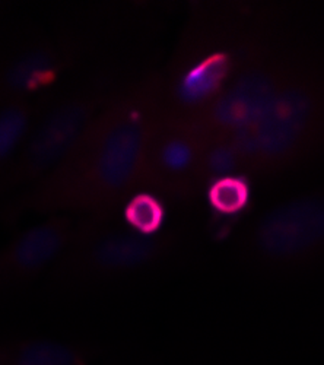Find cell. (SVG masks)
I'll return each mask as SVG.
<instances>
[{"instance_id": "1", "label": "cell", "mask_w": 324, "mask_h": 365, "mask_svg": "<svg viewBox=\"0 0 324 365\" xmlns=\"http://www.w3.org/2000/svg\"><path fill=\"white\" fill-rule=\"evenodd\" d=\"M160 73L120 86L68 157L33 187L14 196L9 217L111 218L143 189L146 149L161 115Z\"/></svg>"}, {"instance_id": "2", "label": "cell", "mask_w": 324, "mask_h": 365, "mask_svg": "<svg viewBox=\"0 0 324 365\" xmlns=\"http://www.w3.org/2000/svg\"><path fill=\"white\" fill-rule=\"evenodd\" d=\"M228 138L251 177H273L324 158V57L289 50L283 71L247 126Z\"/></svg>"}, {"instance_id": "3", "label": "cell", "mask_w": 324, "mask_h": 365, "mask_svg": "<svg viewBox=\"0 0 324 365\" xmlns=\"http://www.w3.org/2000/svg\"><path fill=\"white\" fill-rule=\"evenodd\" d=\"M263 38L261 25L240 8L196 6L167 71L160 73L162 114L197 121Z\"/></svg>"}, {"instance_id": "4", "label": "cell", "mask_w": 324, "mask_h": 365, "mask_svg": "<svg viewBox=\"0 0 324 365\" xmlns=\"http://www.w3.org/2000/svg\"><path fill=\"white\" fill-rule=\"evenodd\" d=\"M120 86L104 76L68 81L37 101L31 125L0 181V193L18 195L37 185L61 164L90 129Z\"/></svg>"}, {"instance_id": "5", "label": "cell", "mask_w": 324, "mask_h": 365, "mask_svg": "<svg viewBox=\"0 0 324 365\" xmlns=\"http://www.w3.org/2000/svg\"><path fill=\"white\" fill-rule=\"evenodd\" d=\"M111 218H78L75 232L50 270L54 285L80 289L123 279L167 262L179 249L174 232L140 235Z\"/></svg>"}, {"instance_id": "6", "label": "cell", "mask_w": 324, "mask_h": 365, "mask_svg": "<svg viewBox=\"0 0 324 365\" xmlns=\"http://www.w3.org/2000/svg\"><path fill=\"white\" fill-rule=\"evenodd\" d=\"M241 262L264 275H291L324 262V187L292 196L257 217L239 241Z\"/></svg>"}, {"instance_id": "7", "label": "cell", "mask_w": 324, "mask_h": 365, "mask_svg": "<svg viewBox=\"0 0 324 365\" xmlns=\"http://www.w3.org/2000/svg\"><path fill=\"white\" fill-rule=\"evenodd\" d=\"M86 51L88 40L76 28L18 29L0 47V110L50 94L80 66Z\"/></svg>"}, {"instance_id": "8", "label": "cell", "mask_w": 324, "mask_h": 365, "mask_svg": "<svg viewBox=\"0 0 324 365\" xmlns=\"http://www.w3.org/2000/svg\"><path fill=\"white\" fill-rule=\"evenodd\" d=\"M206 133L193 121L162 114L146 149L143 189L165 200L189 203L203 195Z\"/></svg>"}, {"instance_id": "9", "label": "cell", "mask_w": 324, "mask_h": 365, "mask_svg": "<svg viewBox=\"0 0 324 365\" xmlns=\"http://www.w3.org/2000/svg\"><path fill=\"white\" fill-rule=\"evenodd\" d=\"M78 218L44 217L0 250V294L22 289L50 273L68 247Z\"/></svg>"}, {"instance_id": "10", "label": "cell", "mask_w": 324, "mask_h": 365, "mask_svg": "<svg viewBox=\"0 0 324 365\" xmlns=\"http://www.w3.org/2000/svg\"><path fill=\"white\" fill-rule=\"evenodd\" d=\"M85 348L50 338H26L0 346V365H90Z\"/></svg>"}, {"instance_id": "11", "label": "cell", "mask_w": 324, "mask_h": 365, "mask_svg": "<svg viewBox=\"0 0 324 365\" xmlns=\"http://www.w3.org/2000/svg\"><path fill=\"white\" fill-rule=\"evenodd\" d=\"M203 196L214 221L237 225L253 206V177L249 174H231L206 182Z\"/></svg>"}, {"instance_id": "12", "label": "cell", "mask_w": 324, "mask_h": 365, "mask_svg": "<svg viewBox=\"0 0 324 365\" xmlns=\"http://www.w3.org/2000/svg\"><path fill=\"white\" fill-rule=\"evenodd\" d=\"M120 215L123 225L129 230L146 237L158 235L168 217L167 200L150 189H139L125 200Z\"/></svg>"}, {"instance_id": "13", "label": "cell", "mask_w": 324, "mask_h": 365, "mask_svg": "<svg viewBox=\"0 0 324 365\" xmlns=\"http://www.w3.org/2000/svg\"><path fill=\"white\" fill-rule=\"evenodd\" d=\"M37 101H22L0 110V181L4 180L31 125Z\"/></svg>"}, {"instance_id": "14", "label": "cell", "mask_w": 324, "mask_h": 365, "mask_svg": "<svg viewBox=\"0 0 324 365\" xmlns=\"http://www.w3.org/2000/svg\"><path fill=\"white\" fill-rule=\"evenodd\" d=\"M240 173L247 174L244 161L235 145L225 136L206 133L203 154L204 186L214 178Z\"/></svg>"}]
</instances>
